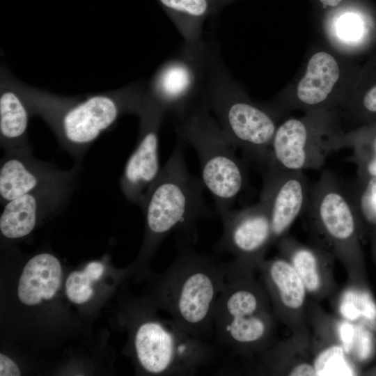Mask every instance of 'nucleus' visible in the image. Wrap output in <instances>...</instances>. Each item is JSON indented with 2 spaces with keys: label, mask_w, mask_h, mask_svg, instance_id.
Listing matches in <instances>:
<instances>
[{
  "label": "nucleus",
  "mask_w": 376,
  "mask_h": 376,
  "mask_svg": "<svg viewBox=\"0 0 376 376\" xmlns=\"http://www.w3.org/2000/svg\"><path fill=\"white\" fill-rule=\"evenodd\" d=\"M18 85L31 116L40 117L77 162L119 118L138 116L146 96V88L136 83L84 97L57 95L19 81Z\"/></svg>",
  "instance_id": "obj_1"
},
{
  "label": "nucleus",
  "mask_w": 376,
  "mask_h": 376,
  "mask_svg": "<svg viewBox=\"0 0 376 376\" xmlns=\"http://www.w3.org/2000/svg\"><path fill=\"white\" fill-rule=\"evenodd\" d=\"M258 273L277 320L287 327L292 338L311 349L308 315L310 298L292 265L279 255L261 261Z\"/></svg>",
  "instance_id": "obj_10"
},
{
  "label": "nucleus",
  "mask_w": 376,
  "mask_h": 376,
  "mask_svg": "<svg viewBox=\"0 0 376 376\" xmlns=\"http://www.w3.org/2000/svg\"><path fill=\"white\" fill-rule=\"evenodd\" d=\"M222 234L215 244L220 253L232 255L233 262L258 269L268 249L274 244L269 205L260 195L256 204L219 213Z\"/></svg>",
  "instance_id": "obj_11"
},
{
  "label": "nucleus",
  "mask_w": 376,
  "mask_h": 376,
  "mask_svg": "<svg viewBox=\"0 0 376 376\" xmlns=\"http://www.w3.org/2000/svg\"><path fill=\"white\" fill-rule=\"evenodd\" d=\"M61 266L49 253H40L26 264L18 284V297L28 306L39 304L54 296L60 286Z\"/></svg>",
  "instance_id": "obj_20"
},
{
  "label": "nucleus",
  "mask_w": 376,
  "mask_h": 376,
  "mask_svg": "<svg viewBox=\"0 0 376 376\" xmlns=\"http://www.w3.org/2000/svg\"><path fill=\"white\" fill-rule=\"evenodd\" d=\"M257 357L253 371L257 375H317L311 349L300 345L291 336L276 342Z\"/></svg>",
  "instance_id": "obj_19"
},
{
  "label": "nucleus",
  "mask_w": 376,
  "mask_h": 376,
  "mask_svg": "<svg viewBox=\"0 0 376 376\" xmlns=\"http://www.w3.org/2000/svg\"><path fill=\"white\" fill-rule=\"evenodd\" d=\"M347 146V137L324 119L290 118L276 130L261 172L319 169L328 156Z\"/></svg>",
  "instance_id": "obj_9"
},
{
  "label": "nucleus",
  "mask_w": 376,
  "mask_h": 376,
  "mask_svg": "<svg viewBox=\"0 0 376 376\" xmlns=\"http://www.w3.org/2000/svg\"><path fill=\"white\" fill-rule=\"evenodd\" d=\"M357 354L361 360L367 359L372 352L373 341L368 331L361 328L358 331Z\"/></svg>",
  "instance_id": "obj_25"
},
{
  "label": "nucleus",
  "mask_w": 376,
  "mask_h": 376,
  "mask_svg": "<svg viewBox=\"0 0 376 376\" xmlns=\"http://www.w3.org/2000/svg\"><path fill=\"white\" fill-rule=\"evenodd\" d=\"M74 179L41 187L6 203L0 217L1 235L8 239H19L31 233L40 217L65 205Z\"/></svg>",
  "instance_id": "obj_16"
},
{
  "label": "nucleus",
  "mask_w": 376,
  "mask_h": 376,
  "mask_svg": "<svg viewBox=\"0 0 376 376\" xmlns=\"http://www.w3.org/2000/svg\"><path fill=\"white\" fill-rule=\"evenodd\" d=\"M166 113L147 93L138 114L139 132L136 147L129 157L120 179V189L130 202L139 205L143 195L159 175V129Z\"/></svg>",
  "instance_id": "obj_12"
},
{
  "label": "nucleus",
  "mask_w": 376,
  "mask_h": 376,
  "mask_svg": "<svg viewBox=\"0 0 376 376\" xmlns=\"http://www.w3.org/2000/svg\"><path fill=\"white\" fill-rule=\"evenodd\" d=\"M304 213L313 244L331 253L342 264L350 281L357 284L361 263L358 214L345 185L332 172L324 171L311 187Z\"/></svg>",
  "instance_id": "obj_6"
},
{
  "label": "nucleus",
  "mask_w": 376,
  "mask_h": 376,
  "mask_svg": "<svg viewBox=\"0 0 376 376\" xmlns=\"http://www.w3.org/2000/svg\"><path fill=\"white\" fill-rule=\"evenodd\" d=\"M175 241L177 256L159 278L157 303L182 329L207 341L214 335L213 313L227 263L196 251L194 242Z\"/></svg>",
  "instance_id": "obj_3"
},
{
  "label": "nucleus",
  "mask_w": 376,
  "mask_h": 376,
  "mask_svg": "<svg viewBox=\"0 0 376 376\" xmlns=\"http://www.w3.org/2000/svg\"><path fill=\"white\" fill-rule=\"evenodd\" d=\"M77 165L63 171L36 159L31 145L4 151L0 162V203L8 201L41 187L75 178Z\"/></svg>",
  "instance_id": "obj_14"
},
{
  "label": "nucleus",
  "mask_w": 376,
  "mask_h": 376,
  "mask_svg": "<svg viewBox=\"0 0 376 376\" xmlns=\"http://www.w3.org/2000/svg\"><path fill=\"white\" fill-rule=\"evenodd\" d=\"M141 321L134 334L136 360L148 373L170 376L194 375L216 357L214 345L182 329L171 318Z\"/></svg>",
  "instance_id": "obj_7"
},
{
  "label": "nucleus",
  "mask_w": 376,
  "mask_h": 376,
  "mask_svg": "<svg viewBox=\"0 0 376 376\" xmlns=\"http://www.w3.org/2000/svg\"><path fill=\"white\" fill-rule=\"evenodd\" d=\"M340 76L339 66L329 53L319 52L310 58L306 72L298 83L296 96L303 105L313 107L324 103Z\"/></svg>",
  "instance_id": "obj_21"
},
{
  "label": "nucleus",
  "mask_w": 376,
  "mask_h": 376,
  "mask_svg": "<svg viewBox=\"0 0 376 376\" xmlns=\"http://www.w3.org/2000/svg\"><path fill=\"white\" fill-rule=\"evenodd\" d=\"M104 266L100 262H91L85 269L72 272L65 282V292L68 299L74 303L81 304L88 301L93 295L91 283L100 279Z\"/></svg>",
  "instance_id": "obj_23"
},
{
  "label": "nucleus",
  "mask_w": 376,
  "mask_h": 376,
  "mask_svg": "<svg viewBox=\"0 0 376 376\" xmlns=\"http://www.w3.org/2000/svg\"><path fill=\"white\" fill-rule=\"evenodd\" d=\"M204 49L191 51L164 63L146 88L148 95L177 117L198 100Z\"/></svg>",
  "instance_id": "obj_13"
},
{
  "label": "nucleus",
  "mask_w": 376,
  "mask_h": 376,
  "mask_svg": "<svg viewBox=\"0 0 376 376\" xmlns=\"http://www.w3.org/2000/svg\"><path fill=\"white\" fill-rule=\"evenodd\" d=\"M262 175L260 195L269 205L274 244L304 213L311 186L304 171H267Z\"/></svg>",
  "instance_id": "obj_15"
},
{
  "label": "nucleus",
  "mask_w": 376,
  "mask_h": 376,
  "mask_svg": "<svg viewBox=\"0 0 376 376\" xmlns=\"http://www.w3.org/2000/svg\"><path fill=\"white\" fill-rule=\"evenodd\" d=\"M227 274L213 313L218 344L246 359L276 341V318L258 269L226 262Z\"/></svg>",
  "instance_id": "obj_2"
},
{
  "label": "nucleus",
  "mask_w": 376,
  "mask_h": 376,
  "mask_svg": "<svg viewBox=\"0 0 376 376\" xmlns=\"http://www.w3.org/2000/svg\"><path fill=\"white\" fill-rule=\"evenodd\" d=\"M0 375L17 376L20 371L16 363L10 358L1 353L0 354Z\"/></svg>",
  "instance_id": "obj_26"
},
{
  "label": "nucleus",
  "mask_w": 376,
  "mask_h": 376,
  "mask_svg": "<svg viewBox=\"0 0 376 376\" xmlns=\"http://www.w3.org/2000/svg\"><path fill=\"white\" fill-rule=\"evenodd\" d=\"M320 1L325 6H332L333 7V6H336L338 4H339V3L342 0H320Z\"/></svg>",
  "instance_id": "obj_29"
},
{
  "label": "nucleus",
  "mask_w": 376,
  "mask_h": 376,
  "mask_svg": "<svg viewBox=\"0 0 376 376\" xmlns=\"http://www.w3.org/2000/svg\"><path fill=\"white\" fill-rule=\"evenodd\" d=\"M373 152H375L374 155H376V136L373 141Z\"/></svg>",
  "instance_id": "obj_30"
},
{
  "label": "nucleus",
  "mask_w": 376,
  "mask_h": 376,
  "mask_svg": "<svg viewBox=\"0 0 376 376\" xmlns=\"http://www.w3.org/2000/svg\"><path fill=\"white\" fill-rule=\"evenodd\" d=\"M5 68L0 76V145L3 151L29 146L28 126L31 117L18 85Z\"/></svg>",
  "instance_id": "obj_18"
},
{
  "label": "nucleus",
  "mask_w": 376,
  "mask_h": 376,
  "mask_svg": "<svg viewBox=\"0 0 376 376\" xmlns=\"http://www.w3.org/2000/svg\"><path fill=\"white\" fill-rule=\"evenodd\" d=\"M183 37L185 48L199 51L202 26L214 8L215 0H158Z\"/></svg>",
  "instance_id": "obj_22"
},
{
  "label": "nucleus",
  "mask_w": 376,
  "mask_h": 376,
  "mask_svg": "<svg viewBox=\"0 0 376 376\" xmlns=\"http://www.w3.org/2000/svg\"><path fill=\"white\" fill-rule=\"evenodd\" d=\"M204 100L233 146L261 168L278 127L273 115L246 100L219 75Z\"/></svg>",
  "instance_id": "obj_8"
},
{
  "label": "nucleus",
  "mask_w": 376,
  "mask_h": 376,
  "mask_svg": "<svg viewBox=\"0 0 376 376\" xmlns=\"http://www.w3.org/2000/svg\"><path fill=\"white\" fill-rule=\"evenodd\" d=\"M363 166L365 173L372 178H376V155L365 158Z\"/></svg>",
  "instance_id": "obj_28"
},
{
  "label": "nucleus",
  "mask_w": 376,
  "mask_h": 376,
  "mask_svg": "<svg viewBox=\"0 0 376 376\" xmlns=\"http://www.w3.org/2000/svg\"><path fill=\"white\" fill-rule=\"evenodd\" d=\"M337 33L343 40H357L361 33V20L352 13L342 15L337 23Z\"/></svg>",
  "instance_id": "obj_24"
},
{
  "label": "nucleus",
  "mask_w": 376,
  "mask_h": 376,
  "mask_svg": "<svg viewBox=\"0 0 376 376\" xmlns=\"http://www.w3.org/2000/svg\"><path fill=\"white\" fill-rule=\"evenodd\" d=\"M279 255L293 267L311 300L318 302L333 297L338 289L334 276L336 258L323 248L303 244L288 234L277 242Z\"/></svg>",
  "instance_id": "obj_17"
},
{
  "label": "nucleus",
  "mask_w": 376,
  "mask_h": 376,
  "mask_svg": "<svg viewBox=\"0 0 376 376\" xmlns=\"http://www.w3.org/2000/svg\"><path fill=\"white\" fill-rule=\"evenodd\" d=\"M178 139L191 146L199 159L201 181L217 215L232 208L248 183L249 162L240 158L204 98L178 116Z\"/></svg>",
  "instance_id": "obj_5"
},
{
  "label": "nucleus",
  "mask_w": 376,
  "mask_h": 376,
  "mask_svg": "<svg viewBox=\"0 0 376 376\" xmlns=\"http://www.w3.org/2000/svg\"><path fill=\"white\" fill-rule=\"evenodd\" d=\"M362 104L368 111L376 113V86L370 88L365 94Z\"/></svg>",
  "instance_id": "obj_27"
},
{
  "label": "nucleus",
  "mask_w": 376,
  "mask_h": 376,
  "mask_svg": "<svg viewBox=\"0 0 376 376\" xmlns=\"http://www.w3.org/2000/svg\"><path fill=\"white\" fill-rule=\"evenodd\" d=\"M222 1H229V0H222Z\"/></svg>",
  "instance_id": "obj_31"
},
{
  "label": "nucleus",
  "mask_w": 376,
  "mask_h": 376,
  "mask_svg": "<svg viewBox=\"0 0 376 376\" xmlns=\"http://www.w3.org/2000/svg\"><path fill=\"white\" fill-rule=\"evenodd\" d=\"M185 143L178 139L170 157L140 203L146 219L144 251L153 252L169 235L196 243V224L217 215L206 203L201 179L189 171Z\"/></svg>",
  "instance_id": "obj_4"
}]
</instances>
